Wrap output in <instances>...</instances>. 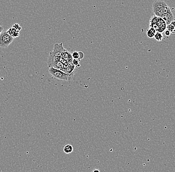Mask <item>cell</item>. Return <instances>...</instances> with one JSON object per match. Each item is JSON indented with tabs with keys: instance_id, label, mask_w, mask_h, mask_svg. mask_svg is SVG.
I'll return each mask as SVG.
<instances>
[{
	"instance_id": "obj_1",
	"label": "cell",
	"mask_w": 175,
	"mask_h": 172,
	"mask_svg": "<svg viewBox=\"0 0 175 172\" xmlns=\"http://www.w3.org/2000/svg\"><path fill=\"white\" fill-rule=\"evenodd\" d=\"M153 11L155 15L160 17L163 14L171 11L170 8L165 2L162 0H158L153 4Z\"/></svg>"
},
{
	"instance_id": "obj_2",
	"label": "cell",
	"mask_w": 175,
	"mask_h": 172,
	"mask_svg": "<svg viewBox=\"0 0 175 172\" xmlns=\"http://www.w3.org/2000/svg\"><path fill=\"white\" fill-rule=\"evenodd\" d=\"M149 26L154 28L157 32L162 33L167 28V24L162 18L154 14L150 19Z\"/></svg>"
},
{
	"instance_id": "obj_3",
	"label": "cell",
	"mask_w": 175,
	"mask_h": 172,
	"mask_svg": "<svg viewBox=\"0 0 175 172\" xmlns=\"http://www.w3.org/2000/svg\"><path fill=\"white\" fill-rule=\"evenodd\" d=\"M48 72L54 78L65 81L71 80L74 76V75L65 73L61 70L54 69L53 68H49Z\"/></svg>"
},
{
	"instance_id": "obj_4",
	"label": "cell",
	"mask_w": 175,
	"mask_h": 172,
	"mask_svg": "<svg viewBox=\"0 0 175 172\" xmlns=\"http://www.w3.org/2000/svg\"><path fill=\"white\" fill-rule=\"evenodd\" d=\"M14 38L6 31H3L0 34V47L6 48L13 42Z\"/></svg>"
},
{
	"instance_id": "obj_5",
	"label": "cell",
	"mask_w": 175,
	"mask_h": 172,
	"mask_svg": "<svg viewBox=\"0 0 175 172\" xmlns=\"http://www.w3.org/2000/svg\"><path fill=\"white\" fill-rule=\"evenodd\" d=\"M65 50V49L64 48L62 43H59V44L56 43L54 45L53 50L50 52L49 54L51 55L54 57L60 60L62 55L63 53L64 52Z\"/></svg>"
},
{
	"instance_id": "obj_6",
	"label": "cell",
	"mask_w": 175,
	"mask_h": 172,
	"mask_svg": "<svg viewBox=\"0 0 175 172\" xmlns=\"http://www.w3.org/2000/svg\"><path fill=\"white\" fill-rule=\"evenodd\" d=\"M73 60L72 53H70L69 51L67 50H65L64 52L63 53L61 56L60 61L62 62L64 64H67L68 63L72 62Z\"/></svg>"
},
{
	"instance_id": "obj_7",
	"label": "cell",
	"mask_w": 175,
	"mask_h": 172,
	"mask_svg": "<svg viewBox=\"0 0 175 172\" xmlns=\"http://www.w3.org/2000/svg\"><path fill=\"white\" fill-rule=\"evenodd\" d=\"M160 17L165 21L167 26L170 24L171 22H172V21H173L175 18L173 13L172 12V11L166 13L165 14H163Z\"/></svg>"
},
{
	"instance_id": "obj_8",
	"label": "cell",
	"mask_w": 175,
	"mask_h": 172,
	"mask_svg": "<svg viewBox=\"0 0 175 172\" xmlns=\"http://www.w3.org/2000/svg\"><path fill=\"white\" fill-rule=\"evenodd\" d=\"M20 31L16 30V29L14 28V27H12L8 31H6V32L8 33L9 34H10L11 36L13 37V38H16V37L19 36V32Z\"/></svg>"
},
{
	"instance_id": "obj_9",
	"label": "cell",
	"mask_w": 175,
	"mask_h": 172,
	"mask_svg": "<svg viewBox=\"0 0 175 172\" xmlns=\"http://www.w3.org/2000/svg\"><path fill=\"white\" fill-rule=\"evenodd\" d=\"M167 29L170 31L171 34H175V18H174L173 21L171 22L170 24L167 25Z\"/></svg>"
},
{
	"instance_id": "obj_10",
	"label": "cell",
	"mask_w": 175,
	"mask_h": 172,
	"mask_svg": "<svg viewBox=\"0 0 175 172\" xmlns=\"http://www.w3.org/2000/svg\"><path fill=\"white\" fill-rule=\"evenodd\" d=\"M64 64H63L62 62H61V61H58L56 62L54 64L52 65L51 68H53L54 69L62 70L64 68Z\"/></svg>"
},
{
	"instance_id": "obj_11",
	"label": "cell",
	"mask_w": 175,
	"mask_h": 172,
	"mask_svg": "<svg viewBox=\"0 0 175 172\" xmlns=\"http://www.w3.org/2000/svg\"><path fill=\"white\" fill-rule=\"evenodd\" d=\"M156 32L157 31L154 28H153L152 27H150L147 31V35L150 38H153L154 37Z\"/></svg>"
},
{
	"instance_id": "obj_12",
	"label": "cell",
	"mask_w": 175,
	"mask_h": 172,
	"mask_svg": "<svg viewBox=\"0 0 175 172\" xmlns=\"http://www.w3.org/2000/svg\"><path fill=\"white\" fill-rule=\"evenodd\" d=\"M63 150H64L65 153L70 154V153H72L73 151V147L72 145L67 144L64 147Z\"/></svg>"
},
{
	"instance_id": "obj_13",
	"label": "cell",
	"mask_w": 175,
	"mask_h": 172,
	"mask_svg": "<svg viewBox=\"0 0 175 172\" xmlns=\"http://www.w3.org/2000/svg\"><path fill=\"white\" fill-rule=\"evenodd\" d=\"M154 38L158 41H162L163 38V35L162 33L161 32H157L154 36Z\"/></svg>"
},
{
	"instance_id": "obj_14",
	"label": "cell",
	"mask_w": 175,
	"mask_h": 172,
	"mask_svg": "<svg viewBox=\"0 0 175 172\" xmlns=\"http://www.w3.org/2000/svg\"><path fill=\"white\" fill-rule=\"evenodd\" d=\"M72 63L75 67H80V60L79 59H73Z\"/></svg>"
},
{
	"instance_id": "obj_15",
	"label": "cell",
	"mask_w": 175,
	"mask_h": 172,
	"mask_svg": "<svg viewBox=\"0 0 175 172\" xmlns=\"http://www.w3.org/2000/svg\"><path fill=\"white\" fill-rule=\"evenodd\" d=\"M73 59H79L80 60V53L79 52L74 51L72 53Z\"/></svg>"
},
{
	"instance_id": "obj_16",
	"label": "cell",
	"mask_w": 175,
	"mask_h": 172,
	"mask_svg": "<svg viewBox=\"0 0 175 172\" xmlns=\"http://www.w3.org/2000/svg\"><path fill=\"white\" fill-rule=\"evenodd\" d=\"M13 27H14V28L16 29V30H18V31H21V26L19 25L18 24H15L13 26Z\"/></svg>"
},
{
	"instance_id": "obj_17",
	"label": "cell",
	"mask_w": 175,
	"mask_h": 172,
	"mask_svg": "<svg viewBox=\"0 0 175 172\" xmlns=\"http://www.w3.org/2000/svg\"><path fill=\"white\" fill-rule=\"evenodd\" d=\"M80 53V60L83 59V58L84 57V54L82 52H79Z\"/></svg>"
},
{
	"instance_id": "obj_18",
	"label": "cell",
	"mask_w": 175,
	"mask_h": 172,
	"mask_svg": "<svg viewBox=\"0 0 175 172\" xmlns=\"http://www.w3.org/2000/svg\"><path fill=\"white\" fill-rule=\"evenodd\" d=\"M165 35L167 36H169L171 34V32H170V31H168V29H167L166 31H165Z\"/></svg>"
},
{
	"instance_id": "obj_19",
	"label": "cell",
	"mask_w": 175,
	"mask_h": 172,
	"mask_svg": "<svg viewBox=\"0 0 175 172\" xmlns=\"http://www.w3.org/2000/svg\"><path fill=\"white\" fill-rule=\"evenodd\" d=\"M4 29V27L3 26H0V34L2 33V31H3Z\"/></svg>"
}]
</instances>
